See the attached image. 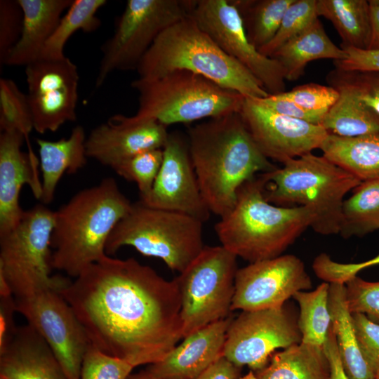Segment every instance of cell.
<instances>
[{
  "label": "cell",
  "mask_w": 379,
  "mask_h": 379,
  "mask_svg": "<svg viewBox=\"0 0 379 379\" xmlns=\"http://www.w3.org/2000/svg\"><path fill=\"white\" fill-rule=\"evenodd\" d=\"M379 265V253L364 262L343 263L336 262L326 253H321L313 261L312 268L316 275L328 283L345 284L361 270Z\"/></svg>",
  "instance_id": "obj_43"
},
{
  "label": "cell",
  "mask_w": 379,
  "mask_h": 379,
  "mask_svg": "<svg viewBox=\"0 0 379 379\" xmlns=\"http://www.w3.org/2000/svg\"><path fill=\"white\" fill-rule=\"evenodd\" d=\"M132 204L112 178L75 194L55 211L53 269L76 278L106 257L107 240Z\"/></svg>",
  "instance_id": "obj_3"
},
{
  "label": "cell",
  "mask_w": 379,
  "mask_h": 379,
  "mask_svg": "<svg viewBox=\"0 0 379 379\" xmlns=\"http://www.w3.org/2000/svg\"><path fill=\"white\" fill-rule=\"evenodd\" d=\"M190 16L227 55L245 67L269 94L285 91L282 67L251 43L241 18L230 0H195Z\"/></svg>",
  "instance_id": "obj_14"
},
{
  "label": "cell",
  "mask_w": 379,
  "mask_h": 379,
  "mask_svg": "<svg viewBox=\"0 0 379 379\" xmlns=\"http://www.w3.org/2000/svg\"><path fill=\"white\" fill-rule=\"evenodd\" d=\"M298 319L286 307L242 311L232 319L222 356L239 368L255 372L264 368L273 352L301 343Z\"/></svg>",
  "instance_id": "obj_13"
},
{
  "label": "cell",
  "mask_w": 379,
  "mask_h": 379,
  "mask_svg": "<svg viewBox=\"0 0 379 379\" xmlns=\"http://www.w3.org/2000/svg\"><path fill=\"white\" fill-rule=\"evenodd\" d=\"M25 140L18 131L0 133V237L13 230L22 218L20 194L23 185L31 188L36 199L41 198L39 162L35 155L22 151Z\"/></svg>",
  "instance_id": "obj_20"
},
{
  "label": "cell",
  "mask_w": 379,
  "mask_h": 379,
  "mask_svg": "<svg viewBox=\"0 0 379 379\" xmlns=\"http://www.w3.org/2000/svg\"><path fill=\"white\" fill-rule=\"evenodd\" d=\"M345 285L350 312L364 314L379 324V281H367L357 275L349 279Z\"/></svg>",
  "instance_id": "obj_40"
},
{
  "label": "cell",
  "mask_w": 379,
  "mask_h": 379,
  "mask_svg": "<svg viewBox=\"0 0 379 379\" xmlns=\"http://www.w3.org/2000/svg\"><path fill=\"white\" fill-rule=\"evenodd\" d=\"M23 13L18 0L0 1V66L7 60L22 33Z\"/></svg>",
  "instance_id": "obj_41"
},
{
  "label": "cell",
  "mask_w": 379,
  "mask_h": 379,
  "mask_svg": "<svg viewBox=\"0 0 379 379\" xmlns=\"http://www.w3.org/2000/svg\"><path fill=\"white\" fill-rule=\"evenodd\" d=\"M283 93L301 107L324 115L340 96L339 91L334 87L315 83L297 86Z\"/></svg>",
  "instance_id": "obj_42"
},
{
  "label": "cell",
  "mask_w": 379,
  "mask_h": 379,
  "mask_svg": "<svg viewBox=\"0 0 379 379\" xmlns=\"http://www.w3.org/2000/svg\"><path fill=\"white\" fill-rule=\"evenodd\" d=\"M324 350L328 361L330 379H349L340 360L336 338L332 326Z\"/></svg>",
  "instance_id": "obj_48"
},
{
  "label": "cell",
  "mask_w": 379,
  "mask_h": 379,
  "mask_svg": "<svg viewBox=\"0 0 379 379\" xmlns=\"http://www.w3.org/2000/svg\"><path fill=\"white\" fill-rule=\"evenodd\" d=\"M162 149L163 161L152 189L140 201L206 222L211 213L200 190L187 139L178 133H169Z\"/></svg>",
  "instance_id": "obj_18"
},
{
  "label": "cell",
  "mask_w": 379,
  "mask_h": 379,
  "mask_svg": "<svg viewBox=\"0 0 379 379\" xmlns=\"http://www.w3.org/2000/svg\"><path fill=\"white\" fill-rule=\"evenodd\" d=\"M258 177L267 201L280 206L308 208L314 216L310 227L322 235L339 234L344 197L361 182L323 155L312 152Z\"/></svg>",
  "instance_id": "obj_6"
},
{
  "label": "cell",
  "mask_w": 379,
  "mask_h": 379,
  "mask_svg": "<svg viewBox=\"0 0 379 379\" xmlns=\"http://www.w3.org/2000/svg\"><path fill=\"white\" fill-rule=\"evenodd\" d=\"M0 129L22 133L27 142L28 152H33L28 142L34 125L27 95L15 81L6 78L0 79Z\"/></svg>",
  "instance_id": "obj_35"
},
{
  "label": "cell",
  "mask_w": 379,
  "mask_h": 379,
  "mask_svg": "<svg viewBox=\"0 0 379 379\" xmlns=\"http://www.w3.org/2000/svg\"><path fill=\"white\" fill-rule=\"evenodd\" d=\"M317 18V0H295L286 11L274 38L259 51L271 58L284 44L307 29Z\"/></svg>",
  "instance_id": "obj_36"
},
{
  "label": "cell",
  "mask_w": 379,
  "mask_h": 379,
  "mask_svg": "<svg viewBox=\"0 0 379 379\" xmlns=\"http://www.w3.org/2000/svg\"><path fill=\"white\" fill-rule=\"evenodd\" d=\"M379 230V179L361 182L342 206L339 234L345 239Z\"/></svg>",
  "instance_id": "obj_31"
},
{
  "label": "cell",
  "mask_w": 379,
  "mask_h": 379,
  "mask_svg": "<svg viewBox=\"0 0 379 379\" xmlns=\"http://www.w3.org/2000/svg\"><path fill=\"white\" fill-rule=\"evenodd\" d=\"M126 379H161L148 368L138 373H131Z\"/></svg>",
  "instance_id": "obj_51"
},
{
  "label": "cell",
  "mask_w": 379,
  "mask_h": 379,
  "mask_svg": "<svg viewBox=\"0 0 379 379\" xmlns=\"http://www.w3.org/2000/svg\"><path fill=\"white\" fill-rule=\"evenodd\" d=\"M240 368L222 356L197 379H237Z\"/></svg>",
  "instance_id": "obj_49"
},
{
  "label": "cell",
  "mask_w": 379,
  "mask_h": 379,
  "mask_svg": "<svg viewBox=\"0 0 379 379\" xmlns=\"http://www.w3.org/2000/svg\"><path fill=\"white\" fill-rule=\"evenodd\" d=\"M314 218L307 207L267 201L257 175L239 188L235 205L214 229L221 246L251 263L281 255Z\"/></svg>",
  "instance_id": "obj_4"
},
{
  "label": "cell",
  "mask_w": 379,
  "mask_h": 379,
  "mask_svg": "<svg viewBox=\"0 0 379 379\" xmlns=\"http://www.w3.org/2000/svg\"><path fill=\"white\" fill-rule=\"evenodd\" d=\"M371 23V41L368 49H379V0L368 1Z\"/></svg>",
  "instance_id": "obj_50"
},
{
  "label": "cell",
  "mask_w": 379,
  "mask_h": 379,
  "mask_svg": "<svg viewBox=\"0 0 379 379\" xmlns=\"http://www.w3.org/2000/svg\"><path fill=\"white\" fill-rule=\"evenodd\" d=\"M254 373L258 379H330L324 347L302 342L273 354L267 364Z\"/></svg>",
  "instance_id": "obj_28"
},
{
  "label": "cell",
  "mask_w": 379,
  "mask_h": 379,
  "mask_svg": "<svg viewBox=\"0 0 379 379\" xmlns=\"http://www.w3.org/2000/svg\"><path fill=\"white\" fill-rule=\"evenodd\" d=\"M352 317L361 352L376 374L379 371V324L364 314H352Z\"/></svg>",
  "instance_id": "obj_44"
},
{
  "label": "cell",
  "mask_w": 379,
  "mask_h": 379,
  "mask_svg": "<svg viewBox=\"0 0 379 379\" xmlns=\"http://www.w3.org/2000/svg\"><path fill=\"white\" fill-rule=\"evenodd\" d=\"M0 350L9 343L15 333L14 312H17L14 296L11 293H0Z\"/></svg>",
  "instance_id": "obj_47"
},
{
  "label": "cell",
  "mask_w": 379,
  "mask_h": 379,
  "mask_svg": "<svg viewBox=\"0 0 379 379\" xmlns=\"http://www.w3.org/2000/svg\"><path fill=\"white\" fill-rule=\"evenodd\" d=\"M194 4L195 0H128L114 34L101 47L95 87L115 71L136 70L157 37L189 16Z\"/></svg>",
  "instance_id": "obj_10"
},
{
  "label": "cell",
  "mask_w": 379,
  "mask_h": 379,
  "mask_svg": "<svg viewBox=\"0 0 379 379\" xmlns=\"http://www.w3.org/2000/svg\"><path fill=\"white\" fill-rule=\"evenodd\" d=\"M169 133L167 127L153 120L128 122L115 114L94 128L86 138V154L114 169L133 157L154 149H162Z\"/></svg>",
  "instance_id": "obj_19"
},
{
  "label": "cell",
  "mask_w": 379,
  "mask_h": 379,
  "mask_svg": "<svg viewBox=\"0 0 379 379\" xmlns=\"http://www.w3.org/2000/svg\"><path fill=\"white\" fill-rule=\"evenodd\" d=\"M106 3L105 0H73L45 44L40 59L57 60L66 57L65 46L74 33L78 31L91 33L100 27L101 22L96 13Z\"/></svg>",
  "instance_id": "obj_34"
},
{
  "label": "cell",
  "mask_w": 379,
  "mask_h": 379,
  "mask_svg": "<svg viewBox=\"0 0 379 379\" xmlns=\"http://www.w3.org/2000/svg\"><path fill=\"white\" fill-rule=\"evenodd\" d=\"M91 345L134 367L162 360L183 338L176 279L107 255L59 291Z\"/></svg>",
  "instance_id": "obj_1"
},
{
  "label": "cell",
  "mask_w": 379,
  "mask_h": 379,
  "mask_svg": "<svg viewBox=\"0 0 379 379\" xmlns=\"http://www.w3.org/2000/svg\"><path fill=\"white\" fill-rule=\"evenodd\" d=\"M23 13L20 38L6 65L27 66L42 50L73 0H18Z\"/></svg>",
  "instance_id": "obj_23"
},
{
  "label": "cell",
  "mask_w": 379,
  "mask_h": 379,
  "mask_svg": "<svg viewBox=\"0 0 379 379\" xmlns=\"http://www.w3.org/2000/svg\"><path fill=\"white\" fill-rule=\"evenodd\" d=\"M175 70L203 76L246 98L270 94L241 64L227 55L190 15L164 31L139 63L138 78L155 79Z\"/></svg>",
  "instance_id": "obj_5"
},
{
  "label": "cell",
  "mask_w": 379,
  "mask_h": 379,
  "mask_svg": "<svg viewBox=\"0 0 379 379\" xmlns=\"http://www.w3.org/2000/svg\"><path fill=\"white\" fill-rule=\"evenodd\" d=\"M237 9L251 43L258 51L277 34L295 0H230Z\"/></svg>",
  "instance_id": "obj_32"
},
{
  "label": "cell",
  "mask_w": 379,
  "mask_h": 379,
  "mask_svg": "<svg viewBox=\"0 0 379 379\" xmlns=\"http://www.w3.org/2000/svg\"><path fill=\"white\" fill-rule=\"evenodd\" d=\"M25 76L34 130L55 132L77 119L79 77L69 58L36 60L25 67Z\"/></svg>",
  "instance_id": "obj_15"
},
{
  "label": "cell",
  "mask_w": 379,
  "mask_h": 379,
  "mask_svg": "<svg viewBox=\"0 0 379 379\" xmlns=\"http://www.w3.org/2000/svg\"><path fill=\"white\" fill-rule=\"evenodd\" d=\"M237 258L222 246H204L175 278L183 338L228 317L238 270Z\"/></svg>",
  "instance_id": "obj_11"
},
{
  "label": "cell",
  "mask_w": 379,
  "mask_h": 379,
  "mask_svg": "<svg viewBox=\"0 0 379 379\" xmlns=\"http://www.w3.org/2000/svg\"><path fill=\"white\" fill-rule=\"evenodd\" d=\"M163 161V149L141 152L117 166L114 171L126 180L134 182L140 199L151 192Z\"/></svg>",
  "instance_id": "obj_37"
},
{
  "label": "cell",
  "mask_w": 379,
  "mask_h": 379,
  "mask_svg": "<svg viewBox=\"0 0 379 379\" xmlns=\"http://www.w3.org/2000/svg\"><path fill=\"white\" fill-rule=\"evenodd\" d=\"M20 313L49 345L68 379H80L91 345L84 328L59 291L42 290L15 298Z\"/></svg>",
  "instance_id": "obj_12"
},
{
  "label": "cell",
  "mask_w": 379,
  "mask_h": 379,
  "mask_svg": "<svg viewBox=\"0 0 379 379\" xmlns=\"http://www.w3.org/2000/svg\"><path fill=\"white\" fill-rule=\"evenodd\" d=\"M317 12L333 24L342 39L341 48H368L371 36L368 1L317 0Z\"/></svg>",
  "instance_id": "obj_29"
},
{
  "label": "cell",
  "mask_w": 379,
  "mask_h": 379,
  "mask_svg": "<svg viewBox=\"0 0 379 379\" xmlns=\"http://www.w3.org/2000/svg\"><path fill=\"white\" fill-rule=\"evenodd\" d=\"M239 379H258L255 373L253 371H250L247 374L240 378Z\"/></svg>",
  "instance_id": "obj_52"
},
{
  "label": "cell",
  "mask_w": 379,
  "mask_h": 379,
  "mask_svg": "<svg viewBox=\"0 0 379 379\" xmlns=\"http://www.w3.org/2000/svg\"><path fill=\"white\" fill-rule=\"evenodd\" d=\"M323 156L361 182L379 179V133L346 138L328 133Z\"/></svg>",
  "instance_id": "obj_26"
},
{
  "label": "cell",
  "mask_w": 379,
  "mask_h": 379,
  "mask_svg": "<svg viewBox=\"0 0 379 379\" xmlns=\"http://www.w3.org/2000/svg\"><path fill=\"white\" fill-rule=\"evenodd\" d=\"M131 87L138 93V107L128 122L153 120L167 127L239 112L245 100L240 93L186 70L155 79L138 78Z\"/></svg>",
  "instance_id": "obj_7"
},
{
  "label": "cell",
  "mask_w": 379,
  "mask_h": 379,
  "mask_svg": "<svg viewBox=\"0 0 379 379\" xmlns=\"http://www.w3.org/2000/svg\"><path fill=\"white\" fill-rule=\"evenodd\" d=\"M86 138L84 128L77 126L67 138L57 141L36 139L41 174V204L53 201L57 185L65 173H76L86 165Z\"/></svg>",
  "instance_id": "obj_24"
},
{
  "label": "cell",
  "mask_w": 379,
  "mask_h": 379,
  "mask_svg": "<svg viewBox=\"0 0 379 379\" xmlns=\"http://www.w3.org/2000/svg\"><path fill=\"white\" fill-rule=\"evenodd\" d=\"M203 222L185 213L133 203L117 225L105 246L110 256L123 246L161 259L179 273L197 257L204 246Z\"/></svg>",
  "instance_id": "obj_8"
},
{
  "label": "cell",
  "mask_w": 379,
  "mask_h": 379,
  "mask_svg": "<svg viewBox=\"0 0 379 379\" xmlns=\"http://www.w3.org/2000/svg\"><path fill=\"white\" fill-rule=\"evenodd\" d=\"M327 79L330 86L350 91L379 114V72L335 69L328 74Z\"/></svg>",
  "instance_id": "obj_38"
},
{
  "label": "cell",
  "mask_w": 379,
  "mask_h": 379,
  "mask_svg": "<svg viewBox=\"0 0 379 379\" xmlns=\"http://www.w3.org/2000/svg\"><path fill=\"white\" fill-rule=\"evenodd\" d=\"M328 304L337 346L349 379H375V373L359 347L346 302L345 285L329 283Z\"/></svg>",
  "instance_id": "obj_27"
},
{
  "label": "cell",
  "mask_w": 379,
  "mask_h": 379,
  "mask_svg": "<svg viewBox=\"0 0 379 379\" xmlns=\"http://www.w3.org/2000/svg\"><path fill=\"white\" fill-rule=\"evenodd\" d=\"M311 288V278L303 262L294 255L251 262L237 270L231 310L281 307L295 293Z\"/></svg>",
  "instance_id": "obj_16"
},
{
  "label": "cell",
  "mask_w": 379,
  "mask_h": 379,
  "mask_svg": "<svg viewBox=\"0 0 379 379\" xmlns=\"http://www.w3.org/2000/svg\"><path fill=\"white\" fill-rule=\"evenodd\" d=\"M347 56L345 51L331 40L317 18L307 29L284 44L271 58L282 67L286 80L295 81L303 74L306 65L312 61L320 59L338 61Z\"/></svg>",
  "instance_id": "obj_25"
},
{
  "label": "cell",
  "mask_w": 379,
  "mask_h": 379,
  "mask_svg": "<svg viewBox=\"0 0 379 379\" xmlns=\"http://www.w3.org/2000/svg\"><path fill=\"white\" fill-rule=\"evenodd\" d=\"M187 142L204 199L220 218L232 209L245 182L277 168L259 149L239 112L190 127Z\"/></svg>",
  "instance_id": "obj_2"
},
{
  "label": "cell",
  "mask_w": 379,
  "mask_h": 379,
  "mask_svg": "<svg viewBox=\"0 0 379 379\" xmlns=\"http://www.w3.org/2000/svg\"><path fill=\"white\" fill-rule=\"evenodd\" d=\"M335 88L340 96L320 124L327 133L346 138L379 133V114L350 91Z\"/></svg>",
  "instance_id": "obj_30"
},
{
  "label": "cell",
  "mask_w": 379,
  "mask_h": 379,
  "mask_svg": "<svg viewBox=\"0 0 379 379\" xmlns=\"http://www.w3.org/2000/svg\"><path fill=\"white\" fill-rule=\"evenodd\" d=\"M347 55L342 60L334 61L335 69L342 71L379 72V49L342 48Z\"/></svg>",
  "instance_id": "obj_46"
},
{
  "label": "cell",
  "mask_w": 379,
  "mask_h": 379,
  "mask_svg": "<svg viewBox=\"0 0 379 379\" xmlns=\"http://www.w3.org/2000/svg\"><path fill=\"white\" fill-rule=\"evenodd\" d=\"M0 379H2V378H0Z\"/></svg>",
  "instance_id": "obj_54"
},
{
  "label": "cell",
  "mask_w": 379,
  "mask_h": 379,
  "mask_svg": "<svg viewBox=\"0 0 379 379\" xmlns=\"http://www.w3.org/2000/svg\"><path fill=\"white\" fill-rule=\"evenodd\" d=\"M329 286L324 282L313 291H298L293 296L300 308L298 324L303 343L319 347L326 343L332 326Z\"/></svg>",
  "instance_id": "obj_33"
},
{
  "label": "cell",
  "mask_w": 379,
  "mask_h": 379,
  "mask_svg": "<svg viewBox=\"0 0 379 379\" xmlns=\"http://www.w3.org/2000/svg\"><path fill=\"white\" fill-rule=\"evenodd\" d=\"M2 379H68L52 350L28 324L0 350Z\"/></svg>",
  "instance_id": "obj_22"
},
{
  "label": "cell",
  "mask_w": 379,
  "mask_h": 379,
  "mask_svg": "<svg viewBox=\"0 0 379 379\" xmlns=\"http://www.w3.org/2000/svg\"><path fill=\"white\" fill-rule=\"evenodd\" d=\"M239 114L261 152L282 164L320 149L328 135L320 124L277 113L256 99L245 98Z\"/></svg>",
  "instance_id": "obj_17"
},
{
  "label": "cell",
  "mask_w": 379,
  "mask_h": 379,
  "mask_svg": "<svg viewBox=\"0 0 379 379\" xmlns=\"http://www.w3.org/2000/svg\"><path fill=\"white\" fill-rule=\"evenodd\" d=\"M231 317L183 338L162 360L148 368L161 379H197L222 356Z\"/></svg>",
  "instance_id": "obj_21"
},
{
  "label": "cell",
  "mask_w": 379,
  "mask_h": 379,
  "mask_svg": "<svg viewBox=\"0 0 379 379\" xmlns=\"http://www.w3.org/2000/svg\"><path fill=\"white\" fill-rule=\"evenodd\" d=\"M135 367L124 359L89 346L84 357L80 379H126Z\"/></svg>",
  "instance_id": "obj_39"
},
{
  "label": "cell",
  "mask_w": 379,
  "mask_h": 379,
  "mask_svg": "<svg viewBox=\"0 0 379 379\" xmlns=\"http://www.w3.org/2000/svg\"><path fill=\"white\" fill-rule=\"evenodd\" d=\"M375 379H379V371L378 373H376L375 376Z\"/></svg>",
  "instance_id": "obj_53"
},
{
  "label": "cell",
  "mask_w": 379,
  "mask_h": 379,
  "mask_svg": "<svg viewBox=\"0 0 379 379\" xmlns=\"http://www.w3.org/2000/svg\"><path fill=\"white\" fill-rule=\"evenodd\" d=\"M55 211L43 204L25 211L19 224L0 237V291L19 298L70 281L52 276L51 238Z\"/></svg>",
  "instance_id": "obj_9"
},
{
  "label": "cell",
  "mask_w": 379,
  "mask_h": 379,
  "mask_svg": "<svg viewBox=\"0 0 379 379\" xmlns=\"http://www.w3.org/2000/svg\"><path fill=\"white\" fill-rule=\"evenodd\" d=\"M270 109L289 117L320 124L324 115L309 111L286 98L283 93L270 94L265 98L256 99Z\"/></svg>",
  "instance_id": "obj_45"
}]
</instances>
